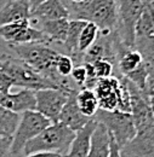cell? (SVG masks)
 Returning <instances> with one entry per match:
<instances>
[{"label":"cell","mask_w":154,"mask_h":157,"mask_svg":"<svg viewBox=\"0 0 154 157\" xmlns=\"http://www.w3.org/2000/svg\"><path fill=\"white\" fill-rule=\"evenodd\" d=\"M32 9L27 0H9L0 7V27L19 21L30 20Z\"/></svg>","instance_id":"14"},{"label":"cell","mask_w":154,"mask_h":157,"mask_svg":"<svg viewBox=\"0 0 154 157\" xmlns=\"http://www.w3.org/2000/svg\"><path fill=\"white\" fill-rule=\"evenodd\" d=\"M7 46L19 59L26 62L43 76L54 81L59 88L67 91L78 88L69 78H62L57 74L56 62L61 53L51 48L49 44H18Z\"/></svg>","instance_id":"1"},{"label":"cell","mask_w":154,"mask_h":157,"mask_svg":"<svg viewBox=\"0 0 154 157\" xmlns=\"http://www.w3.org/2000/svg\"><path fill=\"white\" fill-rule=\"evenodd\" d=\"M108 157H121L120 156V147L118 146L114 139L111 137V144H109V155Z\"/></svg>","instance_id":"31"},{"label":"cell","mask_w":154,"mask_h":157,"mask_svg":"<svg viewBox=\"0 0 154 157\" xmlns=\"http://www.w3.org/2000/svg\"><path fill=\"white\" fill-rule=\"evenodd\" d=\"M68 25H69V20L68 18H62V20L55 21H46V22H40V23H34L33 27L38 28L44 33L49 44H59L63 45L67 33H68Z\"/></svg>","instance_id":"16"},{"label":"cell","mask_w":154,"mask_h":157,"mask_svg":"<svg viewBox=\"0 0 154 157\" xmlns=\"http://www.w3.org/2000/svg\"><path fill=\"white\" fill-rule=\"evenodd\" d=\"M19 120H21V114L0 106V137H14Z\"/></svg>","instance_id":"21"},{"label":"cell","mask_w":154,"mask_h":157,"mask_svg":"<svg viewBox=\"0 0 154 157\" xmlns=\"http://www.w3.org/2000/svg\"><path fill=\"white\" fill-rule=\"evenodd\" d=\"M96 124L97 122L95 121V118H91L80 131L75 132V137L69 146L66 157H87L91 136L94 133Z\"/></svg>","instance_id":"15"},{"label":"cell","mask_w":154,"mask_h":157,"mask_svg":"<svg viewBox=\"0 0 154 157\" xmlns=\"http://www.w3.org/2000/svg\"><path fill=\"white\" fill-rule=\"evenodd\" d=\"M148 101H149V108H151L152 115L154 116V90L149 93V96H148Z\"/></svg>","instance_id":"33"},{"label":"cell","mask_w":154,"mask_h":157,"mask_svg":"<svg viewBox=\"0 0 154 157\" xmlns=\"http://www.w3.org/2000/svg\"><path fill=\"white\" fill-rule=\"evenodd\" d=\"M12 138L0 137V157H15L11 152Z\"/></svg>","instance_id":"29"},{"label":"cell","mask_w":154,"mask_h":157,"mask_svg":"<svg viewBox=\"0 0 154 157\" xmlns=\"http://www.w3.org/2000/svg\"><path fill=\"white\" fill-rule=\"evenodd\" d=\"M109 144H111V136L108 131L101 123L97 122L94 133L91 136L90 150L87 157H108Z\"/></svg>","instance_id":"17"},{"label":"cell","mask_w":154,"mask_h":157,"mask_svg":"<svg viewBox=\"0 0 154 157\" xmlns=\"http://www.w3.org/2000/svg\"><path fill=\"white\" fill-rule=\"evenodd\" d=\"M134 48L140 52L142 62L147 69L148 85L154 87V36L136 39Z\"/></svg>","instance_id":"18"},{"label":"cell","mask_w":154,"mask_h":157,"mask_svg":"<svg viewBox=\"0 0 154 157\" xmlns=\"http://www.w3.org/2000/svg\"><path fill=\"white\" fill-rule=\"evenodd\" d=\"M121 157H154V118L135 138L120 149Z\"/></svg>","instance_id":"10"},{"label":"cell","mask_w":154,"mask_h":157,"mask_svg":"<svg viewBox=\"0 0 154 157\" xmlns=\"http://www.w3.org/2000/svg\"><path fill=\"white\" fill-rule=\"evenodd\" d=\"M28 2H29V5H30V9H32V11L34 10V9H37L39 5L41 4V2H44L45 0H27Z\"/></svg>","instance_id":"34"},{"label":"cell","mask_w":154,"mask_h":157,"mask_svg":"<svg viewBox=\"0 0 154 157\" xmlns=\"http://www.w3.org/2000/svg\"><path fill=\"white\" fill-rule=\"evenodd\" d=\"M28 25H30V20L19 21V22L1 25L0 27V38L6 44H10L16 39Z\"/></svg>","instance_id":"24"},{"label":"cell","mask_w":154,"mask_h":157,"mask_svg":"<svg viewBox=\"0 0 154 157\" xmlns=\"http://www.w3.org/2000/svg\"><path fill=\"white\" fill-rule=\"evenodd\" d=\"M50 124L51 121L35 110L22 113L17 129L12 137V144H11L12 155L15 157L23 156L24 145L33 138L39 136Z\"/></svg>","instance_id":"6"},{"label":"cell","mask_w":154,"mask_h":157,"mask_svg":"<svg viewBox=\"0 0 154 157\" xmlns=\"http://www.w3.org/2000/svg\"><path fill=\"white\" fill-rule=\"evenodd\" d=\"M124 78H128L141 92L146 93L147 87H148V73H147V69H146L143 62L138 68H136L134 71H131L130 74H128Z\"/></svg>","instance_id":"25"},{"label":"cell","mask_w":154,"mask_h":157,"mask_svg":"<svg viewBox=\"0 0 154 157\" xmlns=\"http://www.w3.org/2000/svg\"><path fill=\"white\" fill-rule=\"evenodd\" d=\"M154 36V11L144 6L135 27V38Z\"/></svg>","instance_id":"22"},{"label":"cell","mask_w":154,"mask_h":157,"mask_svg":"<svg viewBox=\"0 0 154 157\" xmlns=\"http://www.w3.org/2000/svg\"><path fill=\"white\" fill-rule=\"evenodd\" d=\"M74 137L75 132L69 129L63 123H51L39 136L24 145L23 156L37 152H54L66 156Z\"/></svg>","instance_id":"4"},{"label":"cell","mask_w":154,"mask_h":157,"mask_svg":"<svg viewBox=\"0 0 154 157\" xmlns=\"http://www.w3.org/2000/svg\"><path fill=\"white\" fill-rule=\"evenodd\" d=\"M12 87H14V81L7 75L0 73V93H4V94L11 93Z\"/></svg>","instance_id":"30"},{"label":"cell","mask_w":154,"mask_h":157,"mask_svg":"<svg viewBox=\"0 0 154 157\" xmlns=\"http://www.w3.org/2000/svg\"><path fill=\"white\" fill-rule=\"evenodd\" d=\"M69 11L71 20L95 23L101 35H111L118 29V10L116 0H84L73 4L63 1Z\"/></svg>","instance_id":"2"},{"label":"cell","mask_w":154,"mask_h":157,"mask_svg":"<svg viewBox=\"0 0 154 157\" xmlns=\"http://www.w3.org/2000/svg\"><path fill=\"white\" fill-rule=\"evenodd\" d=\"M62 18L69 20V11L63 0H45L32 11L30 24Z\"/></svg>","instance_id":"12"},{"label":"cell","mask_w":154,"mask_h":157,"mask_svg":"<svg viewBox=\"0 0 154 157\" xmlns=\"http://www.w3.org/2000/svg\"><path fill=\"white\" fill-rule=\"evenodd\" d=\"M141 1L143 2V5H144V6L149 7L151 10H153L154 11V0H141Z\"/></svg>","instance_id":"35"},{"label":"cell","mask_w":154,"mask_h":157,"mask_svg":"<svg viewBox=\"0 0 154 157\" xmlns=\"http://www.w3.org/2000/svg\"><path fill=\"white\" fill-rule=\"evenodd\" d=\"M98 35H99V29L96 24L92 22H86L85 27L83 28V30L80 33L79 45H78V51L81 56L87 48H90L95 44Z\"/></svg>","instance_id":"23"},{"label":"cell","mask_w":154,"mask_h":157,"mask_svg":"<svg viewBox=\"0 0 154 157\" xmlns=\"http://www.w3.org/2000/svg\"><path fill=\"white\" fill-rule=\"evenodd\" d=\"M94 67V71H95V76L96 78H107L113 76L114 73V64L107 59H99L94 63H91Z\"/></svg>","instance_id":"26"},{"label":"cell","mask_w":154,"mask_h":157,"mask_svg":"<svg viewBox=\"0 0 154 157\" xmlns=\"http://www.w3.org/2000/svg\"><path fill=\"white\" fill-rule=\"evenodd\" d=\"M74 62L68 55H59L56 62V71L62 78H69L74 68Z\"/></svg>","instance_id":"27"},{"label":"cell","mask_w":154,"mask_h":157,"mask_svg":"<svg viewBox=\"0 0 154 157\" xmlns=\"http://www.w3.org/2000/svg\"><path fill=\"white\" fill-rule=\"evenodd\" d=\"M91 90L94 91L101 110L113 111L118 110L121 101L123 83L120 78L111 76L107 78H97L92 83Z\"/></svg>","instance_id":"9"},{"label":"cell","mask_w":154,"mask_h":157,"mask_svg":"<svg viewBox=\"0 0 154 157\" xmlns=\"http://www.w3.org/2000/svg\"><path fill=\"white\" fill-rule=\"evenodd\" d=\"M72 91L62 88H46L35 91V111L49 118L51 123H56L58 122L59 114L64 104L67 103Z\"/></svg>","instance_id":"8"},{"label":"cell","mask_w":154,"mask_h":157,"mask_svg":"<svg viewBox=\"0 0 154 157\" xmlns=\"http://www.w3.org/2000/svg\"><path fill=\"white\" fill-rule=\"evenodd\" d=\"M0 73L11 78L14 81V86H19L27 90L39 91L46 88H59L54 81L43 76L26 62L7 53L0 55Z\"/></svg>","instance_id":"3"},{"label":"cell","mask_w":154,"mask_h":157,"mask_svg":"<svg viewBox=\"0 0 154 157\" xmlns=\"http://www.w3.org/2000/svg\"><path fill=\"white\" fill-rule=\"evenodd\" d=\"M69 78L73 81V83L78 88H83L87 81V74H86V69L84 67V64L75 65L71 73Z\"/></svg>","instance_id":"28"},{"label":"cell","mask_w":154,"mask_h":157,"mask_svg":"<svg viewBox=\"0 0 154 157\" xmlns=\"http://www.w3.org/2000/svg\"><path fill=\"white\" fill-rule=\"evenodd\" d=\"M94 118L108 131L109 136L114 139L120 149L132 140L137 133L130 113H124L120 110L106 111L98 109Z\"/></svg>","instance_id":"5"},{"label":"cell","mask_w":154,"mask_h":157,"mask_svg":"<svg viewBox=\"0 0 154 157\" xmlns=\"http://www.w3.org/2000/svg\"><path fill=\"white\" fill-rule=\"evenodd\" d=\"M142 64V57L140 52L135 48H125L123 50L116 59V70L119 73V76H126L131 71H134L136 68H138Z\"/></svg>","instance_id":"19"},{"label":"cell","mask_w":154,"mask_h":157,"mask_svg":"<svg viewBox=\"0 0 154 157\" xmlns=\"http://www.w3.org/2000/svg\"><path fill=\"white\" fill-rule=\"evenodd\" d=\"M22 157H66L64 155H59V154H54V152H37V154H30V155H26Z\"/></svg>","instance_id":"32"},{"label":"cell","mask_w":154,"mask_h":157,"mask_svg":"<svg viewBox=\"0 0 154 157\" xmlns=\"http://www.w3.org/2000/svg\"><path fill=\"white\" fill-rule=\"evenodd\" d=\"M79 91V88H74L71 94H69V98L67 100V103L64 104L61 114H59V117H58V122L63 123L64 126H67L69 129H72L73 132H78L80 131L91 118L84 116L79 108H78L77 104V93Z\"/></svg>","instance_id":"13"},{"label":"cell","mask_w":154,"mask_h":157,"mask_svg":"<svg viewBox=\"0 0 154 157\" xmlns=\"http://www.w3.org/2000/svg\"><path fill=\"white\" fill-rule=\"evenodd\" d=\"M77 104L80 113L89 118H94L99 109L98 100L91 88H79L77 93Z\"/></svg>","instance_id":"20"},{"label":"cell","mask_w":154,"mask_h":157,"mask_svg":"<svg viewBox=\"0 0 154 157\" xmlns=\"http://www.w3.org/2000/svg\"><path fill=\"white\" fill-rule=\"evenodd\" d=\"M35 91L32 90L23 88L16 93H0V106L18 114L35 110Z\"/></svg>","instance_id":"11"},{"label":"cell","mask_w":154,"mask_h":157,"mask_svg":"<svg viewBox=\"0 0 154 157\" xmlns=\"http://www.w3.org/2000/svg\"><path fill=\"white\" fill-rule=\"evenodd\" d=\"M118 10V29L116 34L120 42L128 47H135V27L143 11L141 0H116Z\"/></svg>","instance_id":"7"},{"label":"cell","mask_w":154,"mask_h":157,"mask_svg":"<svg viewBox=\"0 0 154 157\" xmlns=\"http://www.w3.org/2000/svg\"><path fill=\"white\" fill-rule=\"evenodd\" d=\"M71 2H73V4H80V2H83L84 0H69Z\"/></svg>","instance_id":"36"}]
</instances>
